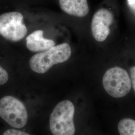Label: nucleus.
<instances>
[{
	"label": "nucleus",
	"mask_w": 135,
	"mask_h": 135,
	"mask_svg": "<svg viewBox=\"0 0 135 135\" xmlns=\"http://www.w3.org/2000/svg\"><path fill=\"white\" fill-rule=\"evenodd\" d=\"M9 75L7 71L0 66V86H3L8 82Z\"/></svg>",
	"instance_id": "10"
},
{
	"label": "nucleus",
	"mask_w": 135,
	"mask_h": 135,
	"mask_svg": "<svg viewBox=\"0 0 135 135\" xmlns=\"http://www.w3.org/2000/svg\"><path fill=\"white\" fill-rule=\"evenodd\" d=\"M114 20L111 11L101 8L94 14L92 18L91 30L94 38L99 42H104L110 33V26Z\"/></svg>",
	"instance_id": "5"
},
{
	"label": "nucleus",
	"mask_w": 135,
	"mask_h": 135,
	"mask_svg": "<svg viewBox=\"0 0 135 135\" xmlns=\"http://www.w3.org/2000/svg\"><path fill=\"white\" fill-rule=\"evenodd\" d=\"M130 78L131 83L135 92V66H133L131 68Z\"/></svg>",
	"instance_id": "11"
},
{
	"label": "nucleus",
	"mask_w": 135,
	"mask_h": 135,
	"mask_svg": "<svg viewBox=\"0 0 135 135\" xmlns=\"http://www.w3.org/2000/svg\"><path fill=\"white\" fill-rule=\"evenodd\" d=\"M46 105L30 104L13 95L0 98V120L8 127L33 132Z\"/></svg>",
	"instance_id": "1"
},
{
	"label": "nucleus",
	"mask_w": 135,
	"mask_h": 135,
	"mask_svg": "<svg viewBox=\"0 0 135 135\" xmlns=\"http://www.w3.org/2000/svg\"><path fill=\"white\" fill-rule=\"evenodd\" d=\"M23 15L11 12L0 15V35L12 42H18L27 34Z\"/></svg>",
	"instance_id": "4"
},
{
	"label": "nucleus",
	"mask_w": 135,
	"mask_h": 135,
	"mask_svg": "<svg viewBox=\"0 0 135 135\" xmlns=\"http://www.w3.org/2000/svg\"><path fill=\"white\" fill-rule=\"evenodd\" d=\"M1 135H39L29 131L16 129L7 127L2 131Z\"/></svg>",
	"instance_id": "9"
},
{
	"label": "nucleus",
	"mask_w": 135,
	"mask_h": 135,
	"mask_svg": "<svg viewBox=\"0 0 135 135\" xmlns=\"http://www.w3.org/2000/svg\"><path fill=\"white\" fill-rule=\"evenodd\" d=\"M118 129L120 135H135V120L125 118L119 122Z\"/></svg>",
	"instance_id": "8"
},
{
	"label": "nucleus",
	"mask_w": 135,
	"mask_h": 135,
	"mask_svg": "<svg viewBox=\"0 0 135 135\" xmlns=\"http://www.w3.org/2000/svg\"><path fill=\"white\" fill-rule=\"evenodd\" d=\"M127 4L132 12L135 15V0H126Z\"/></svg>",
	"instance_id": "12"
},
{
	"label": "nucleus",
	"mask_w": 135,
	"mask_h": 135,
	"mask_svg": "<svg viewBox=\"0 0 135 135\" xmlns=\"http://www.w3.org/2000/svg\"><path fill=\"white\" fill-rule=\"evenodd\" d=\"M61 10L66 14L77 17H84L89 12L87 0H59Z\"/></svg>",
	"instance_id": "7"
},
{
	"label": "nucleus",
	"mask_w": 135,
	"mask_h": 135,
	"mask_svg": "<svg viewBox=\"0 0 135 135\" xmlns=\"http://www.w3.org/2000/svg\"><path fill=\"white\" fill-rule=\"evenodd\" d=\"M42 30H36L26 38V47L33 52L45 51L55 46V41L45 38Z\"/></svg>",
	"instance_id": "6"
},
{
	"label": "nucleus",
	"mask_w": 135,
	"mask_h": 135,
	"mask_svg": "<svg viewBox=\"0 0 135 135\" xmlns=\"http://www.w3.org/2000/svg\"><path fill=\"white\" fill-rule=\"evenodd\" d=\"M71 48L66 43L55 46L42 53L37 54L30 60L31 69L35 73L45 74L55 65L63 63L70 58Z\"/></svg>",
	"instance_id": "2"
},
{
	"label": "nucleus",
	"mask_w": 135,
	"mask_h": 135,
	"mask_svg": "<svg viewBox=\"0 0 135 135\" xmlns=\"http://www.w3.org/2000/svg\"><path fill=\"white\" fill-rule=\"evenodd\" d=\"M102 83L107 93L116 98L127 95L130 92L132 87L129 74L125 69L119 67L108 69L103 76Z\"/></svg>",
	"instance_id": "3"
}]
</instances>
